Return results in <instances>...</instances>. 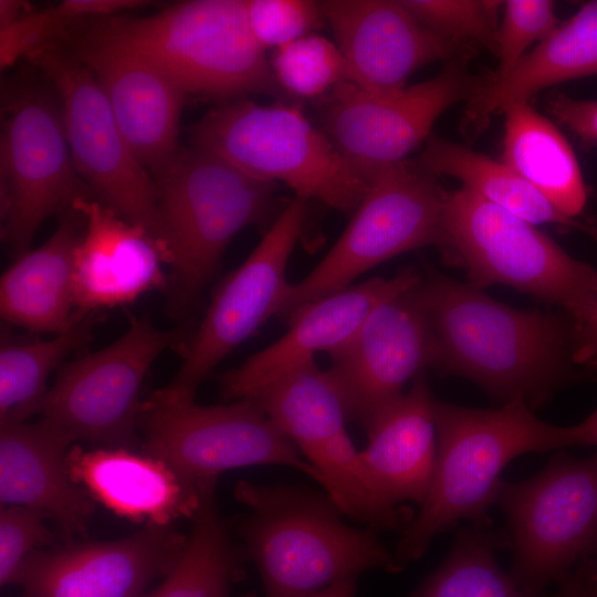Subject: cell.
<instances>
[{"label": "cell", "instance_id": "cell-41", "mask_svg": "<svg viewBox=\"0 0 597 597\" xmlns=\"http://www.w3.org/2000/svg\"><path fill=\"white\" fill-rule=\"evenodd\" d=\"M33 7L23 0H0V29H4L20 19Z\"/></svg>", "mask_w": 597, "mask_h": 597}, {"label": "cell", "instance_id": "cell-35", "mask_svg": "<svg viewBox=\"0 0 597 597\" xmlns=\"http://www.w3.org/2000/svg\"><path fill=\"white\" fill-rule=\"evenodd\" d=\"M250 29L265 50L311 34L323 22L321 3L312 0H244Z\"/></svg>", "mask_w": 597, "mask_h": 597}, {"label": "cell", "instance_id": "cell-18", "mask_svg": "<svg viewBox=\"0 0 597 597\" xmlns=\"http://www.w3.org/2000/svg\"><path fill=\"white\" fill-rule=\"evenodd\" d=\"M187 536L145 525L127 537L73 543L35 553L15 585L20 597H145L178 559Z\"/></svg>", "mask_w": 597, "mask_h": 597}, {"label": "cell", "instance_id": "cell-37", "mask_svg": "<svg viewBox=\"0 0 597 597\" xmlns=\"http://www.w3.org/2000/svg\"><path fill=\"white\" fill-rule=\"evenodd\" d=\"M78 24L65 6L30 10L4 29H0V65L8 69L35 50L62 40Z\"/></svg>", "mask_w": 597, "mask_h": 597}, {"label": "cell", "instance_id": "cell-16", "mask_svg": "<svg viewBox=\"0 0 597 597\" xmlns=\"http://www.w3.org/2000/svg\"><path fill=\"white\" fill-rule=\"evenodd\" d=\"M416 285L379 304L348 342L328 354L348 420L366 426L404 394L409 380L434 368V339Z\"/></svg>", "mask_w": 597, "mask_h": 597}, {"label": "cell", "instance_id": "cell-15", "mask_svg": "<svg viewBox=\"0 0 597 597\" xmlns=\"http://www.w3.org/2000/svg\"><path fill=\"white\" fill-rule=\"evenodd\" d=\"M307 201L295 197L268 228L250 255L214 290L172 379L156 392L193 400L199 386L226 356L277 310L290 287L289 260L304 230Z\"/></svg>", "mask_w": 597, "mask_h": 597}, {"label": "cell", "instance_id": "cell-32", "mask_svg": "<svg viewBox=\"0 0 597 597\" xmlns=\"http://www.w3.org/2000/svg\"><path fill=\"white\" fill-rule=\"evenodd\" d=\"M270 63L281 90L301 98L323 97L347 81L346 63L336 43L318 34L275 49Z\"/></svg>", "mask_w": 597, "mask_h": 597}, {"label": "cell", "instance_id": "cell-8", "mask_svg": "<svg viewBox=\"0 0 597 597\" xmlns=\"http://www.w3.org/2000/svg\"><path fill=\"white\" fill-rule=\"evenodd\" d=\"M472 285L504 284L564 308L572 324L597 298V270L565 252L536 226L462 186L448 191L438 247Z\"/></svg>", "mask_w": 597, "mask_h": 597}, {"label": "cell", "instance_id": "cell-40", "mask_svg": "<svg viewBox=\"0 0 597 597\" xmlns=\"http://www.w3.org/2000/svg\"><path fill=\"white\" fill-rule=\"evenodd\" d=\"M557 587L555 593L543 594L540 597H597V580L580 565H577Z\"/></svg>", "mask_w": 597, "mask_h": 597}, {"label": "cell", "instance_id": "cell-33", "mask_svg": "<svg viewBox=\"0 0 597 597\" xmlns=\"http://www.w3.org/2000/svg\"><path fill=\"white\" fill-rule=\"evenodd\" d=\"M407 9L434 33L474 52L495 55L499 13L496 0H401Z\"/></svg>", "mask_w": 597, "mask_h": 597}, {"label": "cell", "instance_id": "cell-25", "mask_svg": "<svg viewBox=\"0 0 597 597\" xmlns=\"http://www.w3.org/2000/svg\"><path fill=\"white\" fill-rule=\"evenodd\" d=\"M59 217L51 238L19 255L0 280L2 320L34 333L57 335L87 315L76 311L73 286L84 219L74 208Z\"/></svg>", "mask_w": 597, "mask_h": 597}, {"label": "cell", "instance_id": "cell-43", "mask_svg": "<svg viewBox=\"0 0 597 597\" xmlns=\"http://www.w3.org/2000/svg\"><path fill=\"white\" fill-rule=\"evenodd\" d=\"M579 565L597 579V548L588 557L584 558Z\"/></svg>", "mask_w": 597, "mask_h": 597}, {"label": "cell", "instance_id": "cell-11", "mask_svg": "<svg viewBox=\"0 0 597 597\" xmlns=\"http://www.w3.org/2000/svg\"><path fill=\"white\" fill-rule=\"evenodd\" d=\"M185 329H160L148 315L132 321L107 346L65 362L34 415L63 431L74 443L133 449L138 440L144 379Z\"/></svg>", "mask_w": 597, "mask_h": 597}, {"label": "cell", "instance_id": "cell-31", "mask_svg": "<svg viewBox=\"0 0 597 597\" xmlns=\"http://www.w3.org/2000/svg\"><path fill=\"white\" fill-rule=\"evenodd\" d=\"M507 546L505 530L492 524L460 528L447 557L409 597H533L500 567L496 552Z\"/></svg>", "mask_w": 597, "mask_h": 597}, {"label": "cell", "instance_id": "cell-14", "mask_svg": "<svg viewBox=\"0 0 597 597\" xmlns=\"http://www.w3.org/2000/svg\"><path fill=\"white\" fill-rule=\"evenodd\" d=\"M458 59L437 76L392 93H373L342 82L326 95L323 132L337 150L369 178L407 160L432 135L437 119L470 101L486 83Z\"/></svg>", "mask_w": 597, "mask_h": 597}, {"label": "cell", "instance_id": "cell-9", "mask_svg": "<svg viewBox=\"0 0 597 597\" xmlns=\"http://www.w3.org/2000/svg\"><path fill=\"white\" fill-rule=\"evenodd\" d=\"M447 193L438 176L418 161L375 172L346 229L305 277L290 284L276 316L286 322L302 306L352 285L396 255L439 247Z\"/></svg>", "mask_w": 597, "mask_h": 597}, {"label": "cell", "instance_id": "cell-23", "mask_svg": "<svg viewBox=\"0 0 597 597\" xmlns=\"http://www.w3.org/2000/svg\"><path fill=\"white\" fill-rule=\"evenodd\" d=\"M71 444L63 431L43 419L1 423V506L31 507L53 520L65 535L84 533L94 505L70 474Z\"/></svg>", "mask_w": 597, "mask_h": 597}, {"label": "cell", "instance_id": "cell-19", "mask_svg": "<svg viewBox=\"0 0 597 597\" xmlns=\"http://www.w3.org/2000/svg\"><path fill=\"white\" fill-rule=\"evenodd\" d=\"M320 3L345 60L346 82L367 92L400 91L418 69L437 61L470 60L475 53L428 29L401 0Z\"/></svg>", "mask_w": 597, "mask_h": 597}, {"label": "cell", "instance_id": "cell-20", "mask_svg": "<svg viewBox=\"0 0 597 597\" xmlns=\"http://www.w3.org/2000/svg\"><path fill=\"white\" fill-rule=\"evenodd\" d=\"M421 273L408 266L391 277H373L317 298L294 312L287 332L256 352L237 368L220 377V390L228 401L252 398L263 387L343 346L359 329L367 316L383 302L416 284Z\"/></svg>", "mask_w": 597, "mask_h": 597}, {"label": "cell", "instance_id": "cell-34", "mask_svg": "<svg viewBox=\"0 0 597 597\" xmlns=\"http://www.w3.org/2000/svg\"><path fill=\"white\" fill-rule=\"evenodd\" d=\"M558 24L555 3L551 0L503 1L495 48L499 64L486 75L488 82L499 81L510 73L528 48L543 42Z\"/></svg>", "mask_w": 597, "mask_h": 597}, {"label": "cell", "instance_id": "cell-36", "mask_svg": "<svg viewBox=\"0 0 597 597\" xmlns=\"http://www.w3.org/2000/svg\"><path fill=\"white\" fill-rule=\"evenodd\" d=\"M44 513L20 505L1 506L0 585L15 584L25 563L44 547H53V533Z\"/></svg>", "mask_w": 597, "mask_h": 597}, {"label": "cell", "instance_id": "cell-5", "mask_svg": "<svg viewBox=\"0 0 597 597\" xmlns=\"http://www.w3.org/2000/svg\"><path fill=\"white\" fill-rule=\"evenodd\" d=\"M164 70L186 94L239 100L283 92L249 25L244 0H188L146 17L119 14L78 24Z\"/></svg>", "mask_w": 597, "mask_h": 597}, {"label": "cell", "instance_id": "cell-3", "mask_svg": "<svg viewBox=\"0 0 597 597\" xmlns=\"http://www.w3.org/2000/svg\"><path fill=\"white\" fill-rule=\"evenodd\" d=\"M234 496L248 509L235 528L265 597H311L369 569L396 574L404 568L377 531L344 522L327 494L240 481Z\"/></svg>", "mask_w": 597, "mask_h": 597}, {"label": "cell", "instance_id": "cell-21", "mask_svg": "<svg viewBox=\"0 0 597 597\" xmlns=\"http://www.w3.org/2000/svg\"><path fill=\"white\" fill-rule=\"evenodd\" d=\"M72 208L84 219L74 251L76 311L97 313L135 302L155 290H168L165 253L143 227L96 198H80Z\"/></svg>", "mask_w": 597, "mask_h": 597}, {"label": "cell", "instance_id": "cell-29", "mask_svg": "<svg viewBox=\"0 0 597 597\" xmlns=\"http://www.w3.org/2000/svg\"><path fill=\"white\" fill-rule=\"evenodd\" d=\"M216 484L205 488L178 559L145 597H232L241 558L217 510Z\"/></svg>", "mask_w": 597, "mask_h": 597}, {"label": "cell", "instance_id": "cell-42", "mask_svg": "<svg viewBox=\"0 0 597 597\" xmlns=\"http://www.w3.org/2000/svg\"><path fill=\"white\" fill-rule=\"evenodd\" d=\"M311 597H356V577L337 582Z\"/></svg>", "mask_w": 597, "mask_h": 597}, {"label": "cell", "instance_id": "cell-4", "mask_svg": "<svg viewBox=\"0 0 597 597\" xmlns=\"http://www.w3.org/2000/svg\"><path fill=\"white\" fill-rule=\"evenodd\" d=\"M163 227L168 310L190 311L214 275L234 235L276 213V184L252 177L196 146L179 147L154 176Z\"/></svg>", "mask_w": 597, "mask_h": 597}, {"label": "cell", "instance_id": "cell-30", "mask_svg": "<svg viewBox=\"0 0 597 597\" xmlns=\"http://www.w3.org/2000/svg\"><path fill=\"white\" fill-rule=\"evenodd\" d=\"M97 313L83 316L50 339L10 342L0 348V423L24 421L48 391L46 380L69 355L93 339Z\"/></svg>", "mask_w": 597, "mask_h": 597}, {"label": "cell", "instance_id": "cell-7", "mask_svg": "<svg viewBox=\"0 0 597 597\" xmlns=\"http://www.w3.org/2000/svg\"><path fill=\"white\" fill-rule=\"evenodd\" d=\"M80 198L96 196L74 165L55 90L33 66L7 76L0 137L3 243L23 254L41 224Z\"/></svg>", "mask_w": 597, "mask_h": 597}, {"label": "cell", "instance_id": "cell-1", "mask_svg": "<svg viewBox=\"0 0 597 597\" xmlns=\"http://www.w3.org/2000/svg\"><path fill=\"white\" fill-rule=\"evenodd\" d=\"M436 347L434 368L467 378L502 402L533 410L572 378V324L541 310L509 306L428 270L415 287Z\"/></svg>", "mask_w": 597, "mask_h": 597}, {"label": "cell", "instance_id": "cell-28", "mask_svg": "<svg viewBox=\"0 0 597 597\" xmlns=\"http://www.w3.org/2000/svg\"><path fill=\"white\" fill-rule=\"evenodd\" d=\"M418 163L436 176L459 179L462 186L504 211L538 224L585 232L597 242V227L563 213L546 196L512 168L461 144L431 135Z\"/></svg>", "mask_w": 597, "mask_h": 597}, {"label": "cell", "instance_id": "cell-24", "mask_svg": "<svg viewBox=\"0 0 597 597\" xmlns=\"http://www.w3.org/2000/svg\"><path fill=\"white\" fill-rule=\"evenodd\" d=\"M434 402L421 374L365 426L360 460L375 496L388 509L404 502L421 506L428 495L437 450Z\"/></svg>", "mask_w": 597, "mask_h": 597}, {"label": "cell", "instance_id": "cell-27", "mask_svg": "<svg viewBox=\"0 0 597 597\" xmlns=\"http://www.w3.org/2000/svg\"><path fill=\"white\" fill-rule=\"evenodd\" d=\"M500 160L523 177L563 213L575 218L586 203V188L572 146L528 101L504 107Z\"/></svg>", "mask_w": 597, "mask_h": 597}, {"label": "cell", "instance_id": "cell-6", "mask_svg": "<svg viewBox=\"0 0 597 597\" xmlns=\"http://www.w3.org/2000/svg\"><path fill=\"white\" fill-rule=\"evenodd\" d=\"M189 140L252 177L285 184L295 197L343 213L355 211L370 184L297 105L227 101L191 125Z\"/></svg>", "mask_w": 597, "mask_h": 597}, {"label": "cell", "instance_id": "cell-22", "mask_svg": "<svg viewBox=\"0 0 597 597\" xmlns=\"http://www.w3.org/2000/svg\"><path fill=\"white\" fill-rule=\"evenodd\" d=\"M67 467L73 481L90 496L116 515L145 525L192 520L211 483L196 486L164 461L127 448L84 451L73 446Z\"/></svg>", "mask_w": 597, "mask_h": 597}, {"label": "cell", "instance_id": "cell-17", "mask_svg": "<svg viewBox=\"0 0 597 597\" xmlns=\"http://www.w3.org/2000/svg\"><path fill=\"white\" fill-rule=\"evenodd\" d=\"M93 73L139 163L157 175L174 158L186 93L156 63L78 24L60 40Z\"/></svg>", "mask_w": 597, "mask_h": 597}, {"label": "cell", "instance_id": "cell-12", "mask_svg": "<svg viewBox=\"0 0 597 597\" xmlns=\"http://www.w3.org/2000/svg\"><path fill=\"white\" fill-rule=\"evenodd\" d=\"M142 450L196 486L221 472L255 464H280L321 482L317 470L251 399L202 406L155 394L143 402Z\"/></svg>", "mask_w": 597, "mask_h": 597}, {"label": "cell", "instance_id": "cell-2", "mask_svg": "<svg viewBox=\"0 0 597 597\" xmlns=\"http://www.w3.org/2000/svg\"><path fill=\"white\" fill-rule=\"evenodd\" d=\"M437 450L428 495L402 530L396 557L405 565L419 559L431 540L468 520L492 524L501 474L509 462L528 452L569 448L567 427L540 419L521 398L496 409H479L436 399Z\"/></svg>", "mask_w": 597, "mask_h": 597}, {"label": "cell", "instance_id": "cell-13", "mask_svg": "<svg viewBox=\"0 0 597 597\" xmlns=\"http://www.w3.org/2000/svg\"><path fill=\"white\" fill-rule=\"evenodd\" d=\"M25 59L60 98L71 155L82 179L98 200L145 228L166 258L155 179L129 148L91 70L61 41Z\"/></svg>", "mask_w": 597, "mask_h": 597}, {"label": "cell", "instance_id": "cell-39", "mask_svg": "<svg viewBox=\"0 0 597 597\" xmlns=\"http://www.w3.org/2000/svg\"><path fill=\"white\" fill-rule=\"evenodd\" d=\"M573 364L597 369V298L582 321L572 324Z\"/></svg>", "mask_w": 597, "mask_h": 597}, {"label": "cell", "instance_id": "cell-10", "mask_svg": "<svg viewBox=\"0 0 597 597\" xmlns=\"http://www.w3.org/2000/svg\"><path fill=\"white\" fill-rule=\"evenodd\" d=\"M495 504L506 519L509 574L540 597L597 548V452H559L535 475L503 481Z\"/></svg>", "mask_w": 597, "mask_h": 597}, {"label": "cell", "instance_id": "cell-26", "mask_svg": "<svg viewBox=\"0 0 597 597\" xmlns=\"http://www.w3.org/2000/svg\"><path fill=\"white\" fill-rule=\"evenodd\" d=\"M597 75V0L588 1L528 52L504 77L488 82L465 103L461 130L475 138L494 115L562 82Z\"/></svg>", "mask_w": 597, "mask_h": 597}, {"label": "cell", "instance_id": "cell-38", "mask_svg": "<svg viewBox=\"0 0 597 597\" xmlns=\"http://www.w3.org/2000/svg\"><path fill=\"white\" fill-rule=\"evenodd\" d=\"M546 108L583 145L589 147L597 146L596 100H579L556 92L546 97Z\"/></svg>", "mask_w": 597, "mask_h": 597}]
</instances>
